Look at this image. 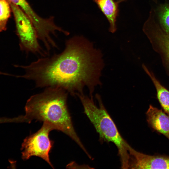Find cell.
<instances>
[{
    "label": "cell",
    "mask_w": 169,
    "mask_h": 169,
    "mask_svg": "<svg viewBox=\"0 0 169 169\" xmlns=\"http://www.w3.org/2000/svg\"><path fill=\"white\" fill-rule=\"evenodd\" d=\"M143 67L155 85L157 99L162 109L169 115V90L161 84L153 74L144 65H143Z\"/></svg>",
    "instance_id": "cell-10"
},
{
    "label": "cell",
    "mask_w": 169,
    "mask_h": 169,
    "mask_svg": "<svg viewBox=\"0 0 169 169\" xmlns=\"http://www.w3.org/2000/svg\"><path fill=\"white\" fill-rule=\"evenodd\" d=\"M78 96L83 105L84 112L93 125L101 139L111 142L117 147L120 158L121 168L129 167L130 145L123 138L102 101L100 96L96 95L98 106L94 103L92 96L90 97L84 94Z\"/></svg>",
    "instance_id": "cell-3"
},
{
    "label": "cell",
    "mask_w": 169,
    "mask_h": 169,
    "mask_svg": "<svg viewBox=\"0 0 169 169\" xmlns=\"http://www.w3.org/2000/svg\"><path fill=\"white\" fill-rule=\"evenodd\" d=\"M158 16L160 25L169 34V4H163L159 7Z\"/></svg>",
    "instance_id": "cell-12"
},
{
    "label": "cell",
    "mask_w": 169,
    "mask_h": 169,
    "mask_svg": "<svg viewBox=\"0 0 169 169\" xmlns=\"http://www.w3.org/2000/svg\"><path fill=\"white\" fill-rule=\"evenodd\" d=\"M68 93L61 88L49 87L31 96L26 103L25 115L18 116L19 122L35 120L49 123L70 137L88 155L73 125L67 104Z\"/></svg>",
    "instance_id": "cell-2"
},
{
    "label": "cell",
    "mask_w": 169,
    "mask_h": 169,
    "mask_svg": "<svg viewBox=\"0 0 169 169\" xmlns=\"http://www.w3.org/2000/svg\"><path fill=\"white\" fill-rule=\"evenodd\" d=\"M16 23L21 50L27 54H39L43 57L48 53L40 45L35 28L31 20L18 6L10 2Z\"/></svg>",
    "instance_id": "cell-5"
},
{
    "label": "cell",
    "mask_w": 169,
    "mask_h": 169,
    "mask_svg": "<svg viewBox=\"0 0 169 169\" xmlns=\"http://www.w3.org/2000/svg\"><path fill=\"white\" fill-rule=\"evenodd\" d=\"M53 130L54 129L52 125L44 122L37 132L26 137L21 145L22 159L26 160L33 156L40 157L54 168L49 155L54 143L49 137Z\"/></svg>",
    "instance_id": "cell-4"
},
{
    "label": "cell",
    "mask_w": 169,
    "mask_h": 169,
    "mask_svg": "<svg viewBox=\"0 0 169 169\" xmlns=\"http://www.w3.org/2000/svg\"><path fill=\"white\" fill-rule=\"evenodd\" d=\"M101 57L100 52L86 39L75 36L66 41L59 54L43 57L27 65H14L25 73L13 76L34 81L37 88H61L73 96L83 93L87 86L92 96L95 87L100 84Z\"/></svg>",
    "instance_id": "cell-1"
},
{
    "label": "cell",
    "mask_w": 169,
    "mask_h": 169,
    "mask_svg": "<svg viewBox=\"0 0 169 169\" xmlns=\"http://www.w3.org/2000/svg\"><path fill=\"white\" fill-rule=\"evenodd\" d=\"M12 11L9 0H0V32L6 29L7 23Z\"/></svg>",
    "instance_id": "cell-11"
},
{
    "label": "cell",
    "mask_w": 169,
    "mask_h": 169,
    "mask_svg": "<svg viewBox=\"0 0 169 169\" xmlns=\"http://www.w3.org/2000/svg\"><path fill=\"white\" fill-rule=\"evenodd\" d=\"M146 116L149 125L169 139V115L162 110L150 105Z\"/></svg>",
    "instance_id": "cell-8"
},
{
    "label": "cell",
    "mask_w": 169,
    "mask_h": 169,
    "mask_svg": "<svg viewBox=\"0 0 169 169\" xmlns=\"http://www.w3.org/2000/svg\"><path fill=\"white\" fill-rule=\"evenodd\" d=\"M143 30L153 46L160 51L169 65V34L157 21L155 12L153 10L150 12Z\"/></svg>",
    "instance_id": "cell-6"
},
{
    "label": "cell",
    "mask_w": 169,
    "mask_h": 169,
    "mask_svg": "<svg viewBox=\"0 0 169 169\" xmlns=\"http://www.w3.org/2000/svg\"><path fill=\"white\" fill-rule=\"evenodd\" d=\"M130 169H168L169 156L150 155L129 147Z\"/></svg>",
    "instance_id": "cell-7"
},
{
    "label": "cell",
    "mask_w": 169,
    "mask_h": 169,
    "mask_svg": "<svg viewBox=\"0 0 169 169\" xmlns=\"http://www.w3.org/2000/svg\"><path fill=\"white\" fill-rule=\"evenodd\" d=\"M108 19L110 24V31L116 30L115 22L118 9V3L115 0H94Z\"/></svg>",
    "instance_id": "cell-9"
},
{
    "label": "cell",
    "mask_w": 169,
    "mask_h": 169,
    "mask_svg": "<svg viewBox=\"0 0 169 169\" xmlns=\"http://www.w3.org/2000/svg\"><path fill=\"white\" fill-rule=\"evenodd\" d=\"M116 2H117L118 3L120 2H121L123 1H125V0H115Z\"/></svg>",
    "instance_id": "cell-13"
}]
</instances>
